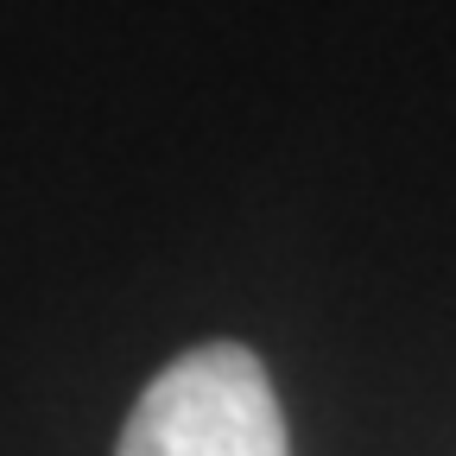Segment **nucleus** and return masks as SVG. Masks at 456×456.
<instances>
[{
	"instance_id": "f257e3e1",
	"label": "nucleus",
	"mask_w": 456,
	"mask_h": 456,
	"mask_svg": "<svg viewBox=\"0 0 456 456\" xmlns=\"http://www.w3.org/2000/svg\"><path fill=\"white\" fill-rule=\"evenodd\" d=\"M114 456H292V444L266 368L241 342H203L140 393Z\"/></svg>"
}]
</instances>
